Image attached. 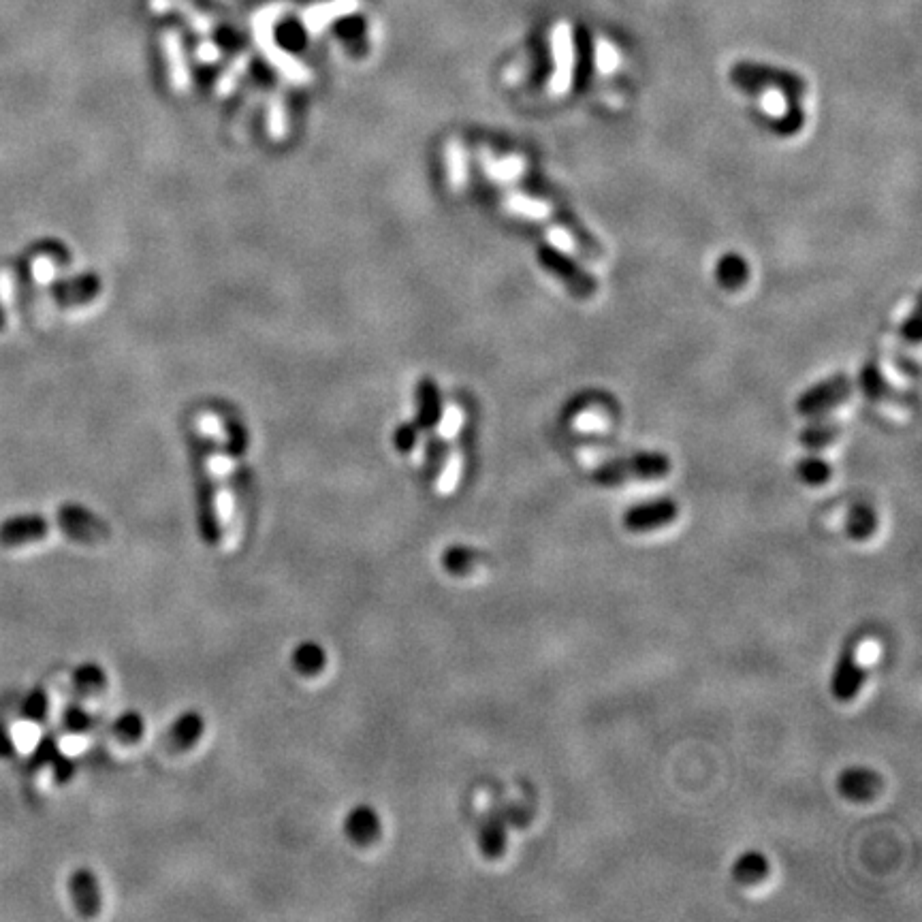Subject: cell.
<instances>
[{"label":"cell","mask_w":922,"mask_h":922,"mask_svg":"<svg viewBox=\"0 0 922 922\" xmlns=\"http://www.w3.org/2000/svg\"><path fill=\"white\" fill-rule=\"evenodd\" d=\"M65 726L71 733H86L94 726V718L84 707H69L65 711Z\"/></svg>","instance_id":"cell-27"},{"label":"cell","mask_w":922,"mask_h":922,"mask_svg":"<svg viewBox=\"0 0 922 922\" xmlns=\"http://www.w3.org/2000/svg\"><path fill=\"white\" fill-rule=\"evenodd\" d=\"M797 474H799V479L809 485V487H820V485H826L831 481V466L826 464L824 459L820 457H805L801 459L799 464H797Z\"/></svg>","instance_id":"cell-23"},{"label":"cell","mask_w":922,"mask_h":922,"mask_svg":"<svg viewBox=\"0 0 922 922\" xmlns=\"http://www.w3.org/2000/svg\"><path fill=\"white\" fill-rule=\"evenodd\" d=\"M3 323H5V316H3V310H0V329H3Z\"/></svg>","instance_id":"cell-33"},{"label":"cell","mask_w":922,"mask_h":922,"mask_svg":"<svg viewBox=\"0 0 922 922\" xmlns=\"http://www.w3.org/2000/svg\"><path fill=\"white\" fill-rule=\"evenodd\" d=\"M327 651L316 641H301L291 651V666L301 677H316L327 669Z\"/></svg>","instance_id":"cell-14"},{"label":"cell","mask_w":922,"mask_h":922,"mask_svg":"<svg viewBox=\"0 0 922 922\" xmlns=\"http://www.w3.org/2000/svg\"><path fill=\"white\" fill-rule=\"evenodd\" d=\"M54 261L52 259H47V257H39L35 263H33V272H35V278L39 282H50L52 276H54Z\"/></svg>","instance_id":"cell-31"},{"label":"cell","mask_w":922,"mask_h":922,"mask_svg":"<svg viewBox=\"0 0 922 922\" xmlns=\"http://www.w3.org/2000/svg\"><path fill=\"white\" fill-rule=\"evenodd\" d=\"M671 472V459L654 453H634L628 457L609 459L592 472V481L600 487H619L630 481H658Z\"/></svg>","instance_id":"cell-1"},{"label":"cell","mask_w":922,"mask_h":922,"mask_svg":"<svg viewBox=\"0 0 922 922\" xmlns=\"http://www.w3.org/2000/svg\"><path fill=\"white\" fill-rule=\"evenodd\" d=\"M679 517V506L671 498H660V500H649L630 506L624 513V528L634 534H645V532H656L660 528L671 526V523Z\"/></svg>","instance_id":"cell-5"},{"label":"cell","mask_w":922,"mask_h":922,"mask_svg":"<svg viewBox=\"0 0 922 922\" xmlns=\"http://www.w3.org/2000/svg\"><path fill=\"white\" fill-rule=\"evenodd\" d=\"M769 871H771V865L767 861V856L758 850L743 852L733 863V878L741 886L760 884L769 876Z\"/></svg>","instance_id":"cell-16"},{"label":"cell","mask_w":922,"mask_h":922,"mask_svg":"<svg viewBox=\"0 0 922 922\" xmlns=\"http://www.w3.org/2000/svg\"><path fill=\"white\" fill-rule=\"evenodd\" d=\"M50 534V523L41 515H18L0 523V545L5 549L39 543Z\"/></svg>","instance_id":"cell-9"},{"label":"cell","mask_w":922,"mask_h":922,"mask_svg":"<svg viewBox=\"0 0 922 922\" xmlns=\"http://www.w3.org/2000/svg\"><path fill=\"white\" fill-rule=\"evenodd\" d=\"M715 272H718V280L726 286V289H739V286L747 280V265L743 259L737 257V254H726Z\"/></svg>","instance_id":"cell-24"},{"label":"cell","mask_w":922,"mask_h":922,"mask_svg":"<svg viewBox=\"0 0 922 922\" xmlns=\"http://www.w3.org/2000/svg\"><path fill=\"white\" fill-rule=\"evenodd\" d=\"M197 56H199V60H201V62H214V60H218L220 52H218V47H216L214 43L205 41V43H201V45H199Z\"/></svg>","instance_id":"cell-32"},{"label":"cell","mask_w":922,"mask_h":922,"mask_svg":"<svg viewBox=\"0 0 922 922\" xmlns=\"http://www.w3.org/2000/svg\"><path fill=\"white\" fill-rule=\"evenodd\" d=\"M884 782L882 777L865 767H850L839 775L837 790L844 799L854 803H867L873 801L882 792Z\"/></svg>","instance_id":"cell-11"},{"label":"cell","mask_w":922,"mask_h":922,"mask_svg":"<svg viewBox=\"0 0 922 922\" xmlns=\"http://www.w3.org/2000/svg\"><path fill=\"white\" fill-rule=\"evenodd\" d=\"M447 163H449V180L455 188L464 186L466 182V156L464 148L457 141H451L447 148Z\"/></svg>","instance_id":"cell-26"},{"label":"cell","mask_w":922,"mask_h":922,"mask_svg":"<svg viewBox=\"0 0 922 922\" xmlns=\"http://www.w3.org/2000/svg\"><path fill=\"white\" fill-rule=\"evenodd\" d=\"M205 733V718L197 709L182 711L176 720L167 728V747L169 752L180 754L188 752L201 741Z\"/></svg>","instance_id":"cell-12"},{"label":"cell","mask_w":922,"mask_h":922,"mask_svg":"<svg viewBox=\"0 0 922 922\" xmlns=\"http://www.w3.org/2000/svg\"><path fill=\"white\" fill-rule=\"evenodd\" d=\"M244 71H246V58L235 60L231 65V69L218 79V94H220V97H225V94H229L235 88L237 79L244 75Z\"/></svg>","instance_id":"cell-28"},{"label":"cell","mask_w":922,"mask_h":922,"mask_svg":"<svg viewBox=\"0 0 922 922\" xmlns=\"http://www.w3.org/2000/svg\"><path fill=\"white\" fill-rule=\"evenodd\" d=\"M56 519L62 534L79 545H101L111 536L107 523L79 504H62Z\"/></svg>","instance_id":"cell-3"},{"label":"cell","mask_w":922,"mask_h":922,"mask_svg":"<svg viewBox=\"0 0 922 922\" xmlns=\"http://www.w3.org/2000/svg\"><path fill=\"white\" fill-rule=\"evenodd\" d=\"M479 848L487 861H500L506 852V816L491 807L479 826Z\"/></svg>","instance_id":"cell-13"},{"label":"cell","mask_w":922,"mask_h":922,"mask_svg":"<svg viewBox=\"0 0 922 922\" xmlns=\"http://www.w3.org/2000/svg\"><path fill=\"white\" fill-rule=\"evenodd\" d=\"M839 436H841V423L822 421V423H814V425H809L807 429H803L799 440H801L803 447L818 451V449H824V447H831V444Z\"/></svg>","instance_id":"cell-22"},{"label":"cell","mask_w":922,"mask_h":922,"mask_svg":"<svg viewBox=\"0 0 922 922\" xmlns=\"http://www.w3.org/2000/svg\"><path fill=\"white\" fill-rule=\"evenodd\" d=\"M730 79L733 84H737L741 90H782L788 97H801L805 92V84L801 82L799 75L788 73V71H777L771 67H760V65H750V62H743V65L733 67L730 71Z\"/></svg>","instance_id":"cell-2"},{"label":"cell","mask_w":922,"mask_h":922,"mask_svg":"<svg viewBox=\"0 0 922 922\" xmlns=\"http://www.w3.org/2000/svg\"><path fill=\"white\" fill-rule=\"evenodd\" d=\"M861 385H863L867 397H871V400L888 402V404H901V406L905 404L903 393L897 391L893 385L888 383V380L880 374V370L876 368V365H867V368L863 370Z\"/></svg>","instance_id":"cell-18"},{"label":"cell","mask_w":922,"mask_h":922,"mask_svg":"<svg viewBox=\"0 0 922 922\" xmlns=\"http://www.w3.org/2000/svg\"><path fill=\"white\" fill-rule=\"evenodd\" d=\"M852 391V383L846 376H833L803 393L797 402L801 417H820L831 412L835 406L844 404Z\"/></svg>","instance_id":"cell-6"},{"label":"cell","mask_w":922,"mask_h":922,"mask_svg":"<svg viewBox=\"0 0 922 922\" xmlns=\"http://www.w3.org/2000/svg\"><path fill=\"white\" fill-rule=\"evenodd\" d=\"M114 737L124 743V745H135L143 739V735H146V720H143V715L135 709H129V711H122L116 722H114Z\"/></svg>","instance_id":"cell-21"},{"label":"cell","mask_w":922,"mask_h":922,"mask_svg":"<svg viewBox=\"0 0 922 922\" xmlns=\"http://www.w3.org/2000/svg\"><path fill=\"white\" fill-rule=\"evenodd\" d=\"M26 715H28V720H33V722H41L45 718V713H47V696L43 690H35L33 694L28 696V701H26V707H24Z\"/></svg>","instance_id":"cell-29"},{"label":"cell","mask_w":922,"mask_h":922,"mask_svg":"<svg viewBox=\"0 0 922 922\" xmlns=\"http://www.w3.org/2000/svg\"><path fill=\"white\" fill-rule=\"evenodd\" d=\"M440 566L451 577H468L479 566V553L466 545H451L442 551Z\"/></svg>","instance_id":"cell-17"},{"label":"cell","mask_w":922,"mask_h":922,"mask_svg":"<svg viewBox=\"0 0 922 922\" xmlns=\"http://www.w3.org/2000/svg\"><path fill=\"white\" fill-rule=\"evenodd\" d=\"M52 767H54V773H56V777L60 782L71 780L73 773H75V762L71 758H67V756H60V754L52 760Z\"/></svg>","instance_id":"cell-30"},{"label":"cell","mask_w":922,"mask_h":922,"mask_svg":"<svg viewBox=\"0 0 922 922\" xmlns=\"http://www.w3.org/2000/svg\"><path fill=\"white\" fill-rule=\"evenodd\" d=\"M267 131H269V137H272L274 141H280L286 135V109H284L282 94H274L272 101H269Z\"/></svg>","instance_id":"cell-25"},{"label":"cell","mask_w":922,"mask_h":922,"mask_svg":"<svg viewBox=\"0 0 922 922\" xmlns=\"http://www.w3.org/2000/svg\"><path fill=\"white\" fill-rule=\"evenodd\" d=\"M865 683V669L858 662L856 651L848 649L839 656L835 671L831 677V694L839 703H852L854 698L861 694Z\"/></svg>","instance_id":"cell-8"},{"label":"cell","mask_w":922,"mask_h":922,"mask_svg":"<svg viewBox=\"0 0 922 922\" xmlns=\"http://www.w3.org/2000/svg\"><path fill=\"white\" fill-rule=\"evenodd\" d=\"M844 528L852 540H858V543H861V540H867L876 534L878 517L876 513H873V508L869 504H854L846 515Z\"/></svg>","instance_id":"cell-19"},{"label":"cell","mask_w":922,"mask_h":922,"mask_svg":"<svg viewBox=\"0 0 922 922\" xmlns=\"http://www.w3.org/2000/svg\"><path fill=\"white\" fill-rule=\"evenodd\" d=\"M165 45V54L169 60V77H171V86L176 92H188L190 90V73L184 60L182 52V43L176 30H167L163 37Z\"/></svg>","instance_id":"cell-15"},{"label":"cell","mask_w":922,"mask_h":922,"mask_svg":"<svg viewBox=\"0 0 922 922\" xmlns=\"http://www.w3.org/2000/svg\"><path fill=\"white\" fill-rule=\"evenodd\" d=\"M69 893L73 899L75 910L79 916L84 918H94L99 916L103 901H101V886L97 876H94L92 869L88 867H79L71 873L69 878Z\"/></svg>","instance_id":"cell-10"},{"label":"cell","mask_w":922,"mask_h":922,"mask_svg":"<svg viewBox=\"0 0 922 922\" xmlns=\"http://www.w3.org/2000/svg\"><path fill=\"white\" fill-rule=\"evenodd\" d=\"M73 686L82 696H97L107 688V673L94 662L82 664L73 673Z\"/></svg>","instance_id":"cell-20"},{"label":"cell","mask_w":922,"mask_h":922,"mask_svg":"<svg viewBox=\"0 0 922 922\" xmlns=\"http://www.w3.org/2000/svg\"><path fill=\"white\" fill-rule=\"evenodd\" d=\"M344 835L353 846L370 848L383 837V820L372 805H355L344 818Z\"/></svg>","instance_id":"cell-7"},{"label":"cell","mask_w":922,"mask_h":922,"mask_svg":"<svg viewBox=\"0 0 922 922\" xmlns=\"http://www.w3.org/2000/svg\"><path fill=\"white\" fill-rule=\"evenodd\" d=\"M538 263L543 265V269H547L555 280H560L572 295L587 299L596 293V282L587 276L575 261L564 257V254L560 250H555L553 246H540Z\"/></svg>","instance_id":"cell-4"}]
</instances>
